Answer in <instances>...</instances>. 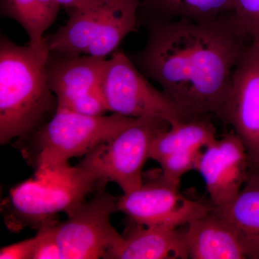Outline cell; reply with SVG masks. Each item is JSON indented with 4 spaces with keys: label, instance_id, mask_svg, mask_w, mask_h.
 Returning a JSON list of instances; mask_svg holds the SVG:
<instances>
[{
    "label": "cell",
    "instance_id": "6da1fadb",
    "mask_svg": "<svg viewBox=\"0 0 259 259\" xmlns=\"http://www.w3.org/2000/svg\"><path fill=\"white\" fill-rule=\"evenodd\" d=\"M144 47L129 56L191 118L217 113L238 61L253 40L233 10L205 23L188 19L148 20Z\"/></svg>",
    "mask_w": 259,
    "mask_h": 259
},
{
    "label": "cell",
    "instance_id": "7a4b0ae2",
    "mask_svg": "<svg viewBox=\"0 0 259 259\" xmlns=\"http://www.w3.org/2000/svg\"><path fill=\"white\" fill-rule=\"evenodd\" d=\"M47 41L19 46L0 37V144L24 141L56 113L58 100L48 81Z\"/></svg>",
    "mask_w": 259,
    "mask_h": 259
},
{
    "label": "cell",
    "instance_id": "3957f363",
    "mask_svg": "<svg viewBox=\"0 0 259 259\" xmlns=\"http://www.w3.org/2000/svg\"><path fill=\"white\" fill-rule=\"evenodd\" d=\"M103 181L85 158L76 166L66 162L35 172L10 191L4 205L7 226L13 231L38 229L59 213L69 217Z\"/></svg>",
    "mask_w": 259,
    "mask_h": 259
},
{
    "label": "cell",
    "instance_id": "277c9868",
    "mask_svg": "<svg viewBox=\"0 0 259 259\" xmlns=\"http://www.w3.org/2000/svg\"><path fill=\"white\" fill-rule=\"evenodd\" d=\"M134 119L115 113L85 115L58 107L47 123L28 139L18 141L19 148L35 172L44 171L71 158L86 156L110 141Z\"/></svg>",
    "mask_w": 259,
    "mask_h": 259
},
{
    "label": "cell",
    "instance_id": "5b68a950",
    "mask_svg": "<svg viewBox=\"0 0 259 259\" xmlns=\"http://www.w3.org/2000/svg\"><path fill=\"white\" fill-rule=\"evenodd\" d=\"M139 0H103L86 9L66 10L68 21L45 37L52 52L106 58L140 25Z\"/></svg>",
    "mask_w": 259,
    "mask_h": 259
},
{
    "label": "cell",
    "instance_id": "8992f818",
    "mask_svg": "<svg viewBox=\"0 0 259 259\" xmlns=\"http://www.w3.org/2000/svg\"><path fill=\"white\" fill-rule=\"evenodd\" d=\"M102 90L112 113L134 118L156 116L171 125L193 120L168 95L150 83L129 56L121 51L107 59Z\"/></svg>",
    "mask_w": 259,
    "mask_h": 259
},
{
    "label": "cell",
    "instance_id": "52a82bcc",
    "mask_svg": "<svg viewBox=\"0 0 259 259\" xmlns=\"http://www.w3.org/2000/svg\"><path fill=\"white\" fill-rule=\"evenodd\" d=\"M171 127L156 116L137 117L106 144L89 153L85 158L102 180L115 182L124 194L143 185V170L158 135Z\"/></svg>",
    "mask_w": 259,
    "mask_h": 259
},
{
    "label": "cell",
    "instance_id": "ba28073f",
    "mask_svg": "<svg viewBox=\"0 0 259 259\" xmlns=\"http://www.w3.org/2000/svg\"><path fill=\"white\" fill-rule=\"evenodd\" d=\"M103 181L86 201L64 222L57 221L56 233L63 259L104 258L115 248L122 235L112 226L111 215L117 211V199L105 190Z\"/></svg>",
    "mask_w": 259,
    "mask_h": 259
},
{
    "label": "cell",
    "instance_id": "9c48e42d",
    "mask_svg": "<svg viewBox=\"0 0 259 259\" xmlns=\"http://www.w3.org/2000/svg\"><path fill=\"white\" fill-rule=\"evenodd\" d=\"M161 176L117 199V211L130 221L148 227L173 229L187 226L212 212L209 202L185 197Z\"/></svg>",
    "mask_w": 259,
    "mask_h": 259
},
{
    "label": "cell",
    "instance_id": "30bf717a",
    "mask_svg": "<svg viewBox=\"0 0 259 259\" xmlns=\"http://www.w3.org/2000/svg\"><path fill=\"white\" fill-rule=\"evenodd\" d=\"M216 115L233 127L259 171V40L251 42L232 76L228 96Z\"/></svg>",
    "mask_w": 259,
    "mask_h": 259
},
{
    "label": "cell",
    "instance_id": "8fae6325",
    "mask_svg": "<svg viewBox=\"0 0 259 259\" xmlns=\"http://www.w3.org/2000/svg\"><path fill=\"white\" fill-rule=\"evenodd\" d=\"M196 170L203 178L213 207H222L238 196L251 168L244 144L232 131L204 148Z\"/></svg>",
    "mask_w": 259,
    "mask_h": 259
},
{
    "label": "cell",
    "instance_id": "7c38bea8",
    "mask_svg": "<svg viewBox=\"0 0 259 259\" xmlns=\"http://www.w3.org/2000/svg\"><path fill=\"white\" fill-rule=\"evenodd\" d=\"M104 258H189L187 226L167 229L142 226L129 220L122 241Z\"/></svg>",
    "mask_w": 259,
    "mask_h": 259
},
{
    "label": "cell",
    "instance_id": "4fadbf2b",
    "mask_svg": "<svg viewBox=\"0 0 259 259\" xmlns=\"http://www.w3.org/2000/svg\"><path fill=\"white\" fill-rule=\"evenodd\" d=\"M107 58L49 53L48 81L58 100V107H66L76 97L102 85Z\"/></svg>",
    "mask_w": 259,
    "mask_h": 259
},
{
    "label": "cell",
    "instance_id": "5bb4252c",
    "mask_svg": "<svg viewBox=\"0 0 259 259\" xmlns=\"http://www.w3.org/2000/svg\"><path fill=\"white\" fill-rule=\"evenodd\" d=\"M187 237L189 258L250 259L238 233L213 209L187 225Z\"/></svg>",
    "mask_w": 259,
    "mask_h": 259
},
{
    "label": "cell",
    "instance_id": "9a60e30c",
    "mask_svg": "<svg viewBox=\"0 0 259 259\" xmlns=\"http://www.w3.org/2000/svg\"><path fill=\"white\" fill-rule=\"evenodd\" d=\"M243 242L250 259H259V171H250L238 196L229 204L213 207Z\"/></svg>",
    "mask_w": 259,
    "mask_h": 259
},
{
    "label": "cell",
    "instance_id": "2e32d148",
    "mask_svg": "<svg viewBox=\"0 0 259 259\" xmlns=\"http://www.w3.org/2000/svg\"><path fill=\"white\" fill-rule=\"evenodd\" d=\"M233 10V0H139L140 25L148 20L211 21Z\"/></svg>",
    "mask_w": 259,
    "mask_h": 259
},
{
    "label": "cell",
    "instance_id": "e0dca14e",
    "mask_svg": "<svg viewBox=\"0 0 259 259\" xmlns=\"http://www.w3.org/2000/svg\"><path fill=\"white\" fill-rule=\"evenodd\" d=\"M216 138L214 125L203 117L171 125L153 141L150 158L158 161L171 153L203 150Z\"/></svg>",
    "mask_w": 259,
    "mask_h": 259
},
{
    "label": "cell",
    "instance_id": "ac0fdd59",
    "mask_svg": "<svg viewBox=\"0 0 259 259\" xmlns=\"http://www.w3.org/2000/svg\"><path fill=\"white\" fill-rule=\"evenodd\" d=\"M61 7L56 0H1L2 16L13 19L23 27L29 44H46L44 33L56 21Z\"/></svg>",
    "mask_w": 259,
    "mask_h": 259
},
{
    "label": "cell",
    "instance_id": "d6986e66",
    "mask_svg": "<svg viewBox=\"0 0 259 259\" xmlns=\"http://www.w3.org/2000/svg\"><path fill=\"white\" fill-rule=\"evenodd\" d=\"M203 150L171 153L157 161L161 167L160 176L170 185L180 188L181 179L191 170H196Z\"/></svg>",
    "mask_w": 259,
    "mask_h": 259
},
{
    "label": "cell",
    "instance_id": "ffe728a7",
    "mask_svg": "<svg viewBox=\"0 0 259 259\" xmlns=\"http://www.w3.org/2000/svg\"><path fill=\"white\" fill-rule=\"evenodd\" d=\"M233 11L242 31L250 40H259V0H233Z\"/></svg>",
    "mask_w": 259,
    "mask_h": 259
},
{
    "label": "cell",
    "instance_id": "44dd1931",
    "mask_svg": "<svg viewBox=\"0 0 259 259\" xmlns=\"http://www.w3.org/2000/svg\"><path fill=\"white\" fill-rule=\"evenodd\" d=\"M57 220H53L37 229L32 259H63L56 233Z\"/></svg>",
    "mask_w": 259,
    "mask_h": 259
},
{
    "label": "cell",
    "instance_id": "7402d4cb",
    "mask_svg": "<svg viewBox=\"0 0 259 259\" xmlns=\"http://www.w3.org/2000/svg\"><path fill=\"white\" fill-rule=\"evenodd\" d=\"M62 108L89 116L105 115L107 112H109L102 85L100 88L76 97L67 106Z\"/></svg>",
    "mask_w": 259,
    "mask_h": 259
},
{
    "label": "cell",
    "instance_id": "603a6c76",
    "mask_svg": "<svg viewBox=\"0 0 259 259\" xmlns=\"http://www.w3.org/2000/svg\"><path fill=\"white\" fill-rule=\"evenodd\" d=\"M35 238L24 240L14 244L3 247L0 250L1 259H32Z\"/></svg>",
    "mask_w": 259,
    "mask_h": 259
},
{
    "label": "cell",
    "instance_id": "cb8c5ba5",
    "mask_svg": "<svg viewBox=\"0 0 259 259\" xmlns=\"http://www.w3.org/2000/svg\"><path fill=\"white\" fill-rule=\"evenodd\" d=\"M66 10L86 9L91 8L103 0H56Z\"/></svg>",
    "mask_w": 259,
    "mask_h": 259
}]
</instances>
